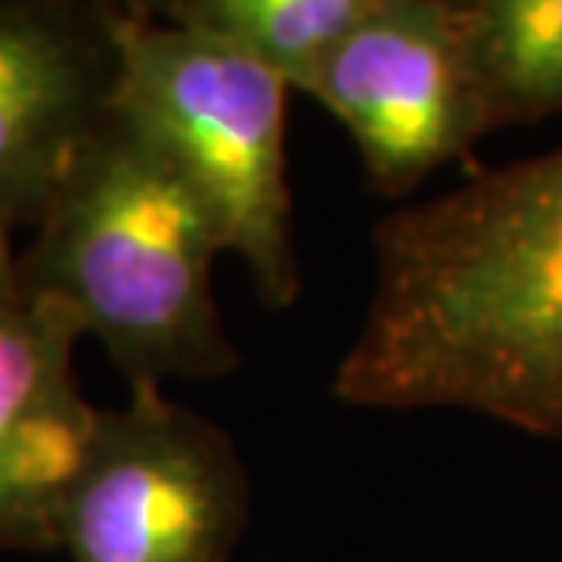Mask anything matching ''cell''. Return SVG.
Returning a JSON list of instances; mask_svg holds the SVG:
<instances>
[{
	"mask_svg": "<svg viewBox=\"0 0 562 562\" xmlns=\"http://www.w3.org/2000/svg\"><path fill=\"white\" fill-rule=\"evenodd\" d=\"M373 249V296L333 395L562 438V146L391 212Z\"/></svg>",
	"mask_w": 562,
	"mask_h": 562,
	"instance_id": "obj_1",
	"label": "cell"
},
{
	"mask_svg": "<svg viewBox=\"0 0 562 562\" xmlns=\"http://www.w3.org/2000/svg\"><path fill=\"white\" fill-rule=\"evenodd\" d=\"M220 252L227 245L205 201L110 110L74 157L30 249H15V271L33 296L103 344L132 391L241 366L212 292Z\"/></svg>",
	"mask_w": 562,
	"mask_h": 562,
	"instance_id": "obj_2",
	"label": "cell"
},
{
	"mask_svg": "<svg viewBox=\"0 0 562 562\" xmlns=\"http://www.w3.org/2000/svg\"><path fill=\"white\" fill-rule=\"evenodd\" d=\"M285 99L289 88L241 52L161 19L154 4L121 8L114 110L194 187L274 311L300 296Z\"/></svg>",
	"mask_w": 562,
	"mask_h": 562,
	"instance_id": "obj_3",
	"label": "cell"
},
{
	"mask_svg": "<svg viewBox=\"0 0 562 562\" xmlns=\"http://www.w3.org/2000/svg\"><path fill=\"white\" fill-rule=\"evenodd\" d=\"M252 490L238 446L165 387H132L99 413L59 548L70 562H231Z\"/></svg>",
	"mask_w": 562,
	"mask_h": 562,
	"instance_id": "obj_4",
	"label": "cell"
},
{
	"mask_svg": "<svg viewBox=\"0 0 562 562\" xmlns=\"http://www.w3.org/2000/svg\"><path fill=\"white\" fill-rule=\"evenodd\" d=\"M355 143L373 194L406 198L486 132L457 0H376L307 92Z\"/></svg>",
	"mask_w": 562,
	"mask_h": 562,
	"instance_id": "obj_5",
	"label": "cell"
},
{
	"mask_svg": "<svg viewBox=\"0 0 562 562\" xmlns=\"http://www.w3.org/2000/svg\"><path fill=\"white\" fill-rule=\"evenodd\" d=\"M121 8L0 0V231H37L81 146L114 110Z\"/></svg>",
	"mask_w": 562,
	"mask_h": 562,
	"instance_id": "obj_6",
	"label": "cell"
},
{
	"mask_svg": "<svg viewBox=\"0 0 562 562\" xmlns=\"http://www.w3.org/2000/svg\"><path fill=\"white\" fill-rule=\"evenodd\" d=\"M74 318L22 285L0 231V552H59L63 508L99 427Z\"/></svg>",
	"mask_w": 562,
	"mask_h": 562,
	"instance_id": "obj_7",
	"label": "cell"
},
{
	"mask_svg": "<svg viewBox=\"0 0 562 562\" xmlns=\"http://www.w3.org/2000/svg\"><path fill=\"white\" fill-rule=\"evenodd\" d=\"M486 132L562 114V0H457Z\"/></svg>",
	"mask_w": 562,
	"mask_h": 562,
	"instance_id": "obj_8",
	"label": "cell"
},
{
	"mask_svg": "<svg viewBox=\"0 0 562 562\" xmlns=\"http://www.w3.org/2000/svg\"><path fill=\"white\" fill-rule=\"evenodd\" d=\"M376 0H168V22L241 52L289 92H311L336 48L373 15Z\"/></svg>",
	"mask_w": 562,
	"mask_h": 562,
	"instance_id": "obj_9",
	"label": "cell"
}]
</instances>
